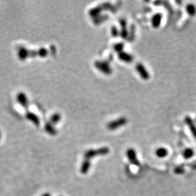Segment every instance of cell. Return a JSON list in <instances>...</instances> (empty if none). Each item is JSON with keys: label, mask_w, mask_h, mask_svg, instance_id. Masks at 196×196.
I'll return each mask as SVG.
<instances>
[{"label": "cell", "mask_w": 196, "mask_h": 196, "mask_svg": "<svg viewBox=\"0 0 196 196\" xmlns=\"http://www.w3.org/2000/svg\"><path fill=\"white\" fill-rule=\"evenodd\" d=\"M112 10H113V6L110 3L106 2L91 9L89 11V15L93 18H95L98 15H100V13L104 10L112 11Z\"/></svg>", "instance_id": "6da1fadb"}, {"label": "cell", "mask_w": 196, "mask_h": 196, "mask_svg": "<svg viewBox=\"0 0 196 196\" xmlns=\"http://www.w3.org/2000/svg\"><path fill=\"white\" fill-rule=\"evenodd\" d=\"M94 65L98 71L104 74H106V75H110L112 73V69L110 66V62H108L107 60H104V61L97 60L95 62Z\"/></svg>", "instance_id": "7a4b0ae2"}, {"label": "cell", "mask_w": 196, "mask_h": 196, "mask_svg": "<svg viewBox=\"0 0 196 196\" xmlns=\"http://www.w3.org/2000/svg\"><path fill=\"white\" fill-rule=\"evenodd\" d=\"M127 119L125 117H121L117 119L111 121L107 125V128L111 130H116L127 123Z\"/></svg>", "instance_id": "3957f363"}, {"label": "cell", "mask_w": 196, "mask_h": 196, "mask_svg": "<svg viewBox=\"0 0 196 196\" xmlns=\"http://www.w3.org/2000/svg\"><path fill=\"white\" fill-rule=\"evenodd\" d=\"M135 69H136L141 79H143L144 80H148L150 78L149 73H148L145 66L142 64L138 63L135 66Z\"/></svg>", "instance_id": "277c9868"}, {"label": "cell", "mask_w": 196, "mask_h": 196, "mask_svg": "<svg viewBox=\"0 0 196 196\" xmlns=\"http://www.w3.org/2000/svg\"><path fill=\"white\" fill-rule=\"evenodd\" d=\"M119 24H120V27H121V31L119 32V35L123 39H126L128 37V31L127 29L126 21L124 18L120 19L119 20Z\"/></svg>", "instance_id": "5b68a950"}, {"label": "cell", "mask_w": 196, "mask_h": 196, "mask_svg": "<svg viewBox=\"0 0 196 196\" xmlns=\"http://www.w3.org/2000/svg\"><path fill=\"white\" fill-rule=\"evenodd\" d=\"M118 56L121 60H122L123 62H125L126 63H131L134 59L132 55L124 51L118 53Z\"/></svg>", "instance_id": "8992f818"}, {"label": "cell", "mask_w": 196, "mask_h": 196, "mask_svg": "<svg viewBox=\"0 0 196 196\" xmlns=\"http://www.w3.org/2000/svg\"><path fill=\"white\" fill-rule=\"evenodd\" d=\"M162 18H163V15L161 13H157L154 15L151 20L152 25L154 28L158 29L159 28L161 24Z\"/></svg>", "instance_id": "52a82bcc"}, {"label": "cell", "mask_w": 196, "mask_h": 196, "mask_svg": "<svg viewBox=\"0 0 196 196\" xmlns=\"http://www.w3.org/2000/svg\"><path fill=\"white\" fill-rule=\"evenodd\" d=\"M185 122L188 126L194 137L196 138V125L194 120L190 116H186L185 118Z\"/></svg>", "instance_id": "ba28073f"}, {"label": "cell", "mask_w": 196, "mask_h": 196, "mask_svg": "<svg viewBox=\"0 0 196 196\" xmlns=\"http://www.w3.org/2000/svg\"><path fill=\"white\" fill-rule=\"evenodd\" d=\"M186 12L191 17L196 15V6L193 3H188L186 6Z\"/></svg>", "instance_id": "9c48e42d"}, {"label": "cell", "mask_w": 196, "mask_h": 196, "mask_svg": "<svg viewBox=\"0 0 196 196\" xmlns=\"http://www.w3.org/2000/svg\"><path fill=\"white\" fill-rule=\"evenodd\" d=\"M108 18H109V16L107 15H100L98 17L94 18L93 22L95 24L98 25L106 21Z\"/></svg>", "instance_id": "30bf717a"}, {"label": "cell", "mask_w": 196, "mask_h": 196, "mask_svg": "<svg viewBox=\"0 0 196 196\" xmlns=\"http://www.w3.org/2000/svg\"><path fill=\"white\" fill-rule=\"evenodd\" d=\"M135 37V26L133 24L130 27V32H128V41L130 42H133Z\"/></svg>", "instance_id": "8fae6325"}, {"label": "cell", "mask_w": 196, "mask_h": 196, "mask_svg": "<svg viewBox=\"0 0 196 196\" xmlns=\"http://www.w3.org/2000/svg\"><path fill=\"white\" fill-rule=\"evenodd\" d=\"M124 47H125L124 43L122 42H119V43H117L114 45L113 49L115 51L119 53V52H121L123 51Z\"/></svg>", "instance_id": "7c38bea8"}, {"label": "cell", "mask_w": 196, "mask_h": 196, "mask_svg": "<svg viewBox=\"0 0 196 196\" xmlns=\"http://www.w3.org/2000/svg\"><path fill=\"white\" fill-rule=\"evenodd\" d=\"M111 35L114 38H117L119 36V32L116 26H112L111 28Z\"/></svg>", "instance_id": "4fadbf2b"}, {"label": "cell", "mask_w": 196, "mask_h": 196, "mask_svg": "<svg viewBox=\"0 0 196 196\" xmlns=\"http://www.w3.org/2000/svg\"><path fill=\"white\" fill-rule=\"evenodd\" d=\"M42 196H50V194H49L47 193V194H45L43 195Z\"/></svg>", "instance_id": "5bb4252c"}, {"label": "cell", "mask_w": 196, "mask_h": 196, "mask_svg": "<svg viewBox=\"0 0 196 196\" xmlns=\"http://www.w3.org/2000/svg\"><path fill=\"white\" fill-rule=\"evenodd\" d=\"M195 122L196 123V117H195Z\"/></svg>", "instance_id": "9a60e30c"}]
</instances>
